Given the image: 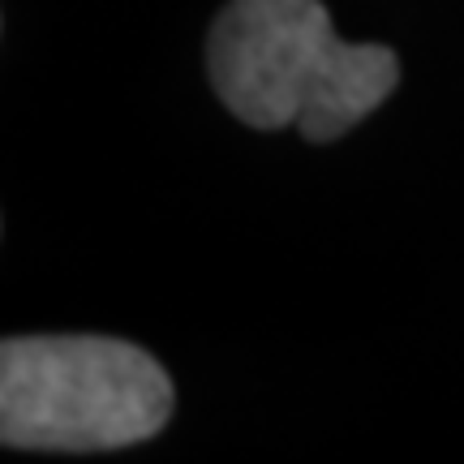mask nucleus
I'll return each mask as SVG.
<instances>
[{
	"label": "nucleus",
	"instance_id": "obj_2",
	"mask_svg": "<svg viewBox=\"0 0 464 464\" xmlns=\"http://www.w3.org/2000/svg\"><path fill=\"white\" fill-rule=\"evenodd\" d=\"M177 392L147 348L112 335L0 344V439L17 451H116L168 426Z\"/></svg>",
	"mask_w": 464,
	"mask_h": 464
},
{
	"label": "nucleus",
	"instance_id": "obj_1",
	"mask_svg": "<svg viewBox=\"0 0 464 464\" xmlns=\"http://www.w3.org/2000/svg\"><path fill=\"white\" fill-rule=\"evenodd\" d=\"M207 78L254 130L297 125L305 142H335L400 86V61L382 44H340L323 0H228Z\"/></svg>",
	"mask_w": 464,
	"mask_h": 464
}]
</instances>
